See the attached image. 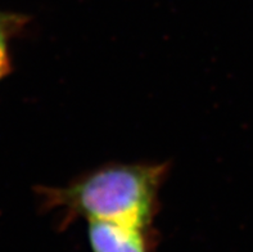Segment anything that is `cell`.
Listing matches in <instances>:
<instances>
[{
  "mask_svg": "<svg viewBox=\"0 0 253 252\" xmlns=\"http://www.w3.org/2000/svg\"><path fill=\"white\" fill-rule=\"evenodd\" d=\"M93 252H152L151 228L113 221H87Z\"/></svg>",
  "mask_w": 253,
  "mask_h": 252,
  "instance_id": "obj_2",
  "label": "cell"
},
{
  "mask_svg": "<svg viewBox=\"0 0 253 252\" xmlns=\"http://www.w3.org/2000/svg\"><path fill=\"white\" fill-rule=\"evenodd\" d=\"M27 19L19 14L0 12V80L4 79L12 70V61L9 55L10 38L16 35L25 26Z\"/></svg>",
  "mask_w": 253,
  "mask_h": 252,
  "instance_id": "obj_3",
  "label": "cell"
},
{
  "mask_svg": "<svg viewBox=\"0 0 253 252\" xmlns=\"http://www.w3.org/2000/svg\"><path fill=\"white\" fill-rule=\"evenodd\" d=\"M164 163H113L89 172L66 187L42 188L46 210L59 212L62 223L76 217L152 228Z\"/></svg>",
  "mask_w": 253,
  "mask_h": 252,
  "instance_id": "obj_1",
  "label": "cell"
}]
</instances>
